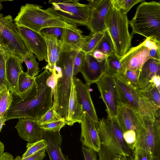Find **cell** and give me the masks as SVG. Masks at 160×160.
<instances>
[{
  "label": "cell",
  "mask_w": 160,
  "mask_h": 160,
  "mask_svg": "<svg viewBox=\"0 0 160 160\" xmlns=\"http://www.w3.org/2000/svg\"><path fill=\"white\" fill-rule=\"evenodd\" d=\"M23 62H25L27 68L26 73L32 77L37 76L39 72V63L37 61L36 57L33 53L28 51L24 57Z\"/></svg>",
  "instance_id": "83f0119b"
},
{
  "label": "cell",
  "mask_w": 160,
  "mask_h": 160,
  "mask_svg": "<svg viewBox=\"0 0 160 160\" xmlns=\"http://www.w3.org/2000/svg\"><path fill=\"white\" fill-rule=\"evenodd\" d=\"M47 146V143L44 139L32 143H28L26 146V150L22 155V158L24 159L39 151L46 150Z\"/></svg>",
  "instance_id": "d6a6232c"
},
{
  "label": "cell",
  "mask_w": 160,
  "mask_h": 160,
  "mask_svg": "<svg viewBox=\"0 0 160 160\" xmlns=\"http://www.w3.org/2000/svg\"><path fill=\"white\" fill-rule=\"evenodd\" d=\"M12 16H5L0 13V32L1 47L8 54L14 55L23 62L24 57L28 52L22 41L15 31Z\"/></svg>",
  "instance_id": "30bf717a"
},
{
  "label": "cell",
  "mask_w": 160,
  "mask_h": 160,
  "mask_svg": "<svg viewBox=\"0 0 160 160\" xmlns=\"http://www.w3.org/2000/svg\"><path fill=\"white\" fill-rule=\"evenodd\" d=\"M72 81L77 98L82 105L84 112L94 122H98V118L91 97L89 86L84 84L76 77L72 78Z\"/></svg>",
  "instance_id": "d6986e66"
},
{
  "label": "cell",
  "mask_w": 160,
  "mask_h": 160,
  "mask_svg": "<svg viewBox=\"0 0 160 160\" xmlns=\"http://www.w3.org/2000/svg\"><path fill=\"white\" fill-rule=\"evenodd\" d=\"M62 118L52 107L37 121L39 125L52 122Z\"/></svg>",
  "instance_id": "74e56055"
},
{
  "label": "cell",
  "mask_w": 160,
  "mask_h": 160,
  "mask_svg": "<svg viewBox=\"0 0 160 160\" xmlns=\"http://www.w3.org/2000/svg\"><path fill=\"white\" fill-rule=\"evenodd\" d=\"M91 8L90 15L87 27L91 33L107 31L105 18L111 6L110 0H88Z\"/></svg>",
  "instance_id": "7c38bea8"
},
{
  "label": "cell",
  "mask_w": 160,
  "mask_h": 160,
  "mask_svg": "<svg viewBox=\"0 0 160 160\" xmlns=\"http://www.w3.org/2000/svg\"><path fill=\"white\" fill-rule=\"evenodd\" d=\"M63 30V28L60 27H51L42 29L41 33H45L52 35L59 39L61 37Z\"/></svg>",
  "instance_id": "60d3db41"
},
{
  "label": "cell",
  "mask_w": 160,
  "mask_h": 160,
  "mask_svg": "<svg viewBox=\"0 0 160 160\" xmlns=\"http://www.w3.org/2000/svg\"><path fill=\"white\" fill-rule=\"evenodd\" d=\"M160 73V60L150 58L147 61L140 71L138 80V88L145 90L149 85L151 79Z\"/></svg>",
  "instance_id": "d4e9b609"
},
{
  "label": "cell",
  "mask_w": 160,
  "mask_h": 160,
  "mask_svg": "<svg viewBox=\"0 0 160 160\" xmlns=\"http://www.w3.org/2000/svg\"><path fill=\"white\" fill-rule=\"evenodd\" d=\"M1 35L0 32V47L1 46Z\"/></svg>",
  "instance_id": "11a10c76"
},
{
  "label": "cell",
  "mask_w": 160,
  "mask_h": 160,
  "mask_svg": "<svg viewBox=\"0 0 160 160\" xmlns=\"http://www.w3.org/2000/svg\"><path fill=\"white\" fill-rule=\"evenodd\" d=\"M79 50L62 49L55 66L58 77L54 92L52 108L62 118L67 114L72 82L73 66Z\"/></svg>",
  "instance_id": "7a4b0ae2"
},
{
  "label": "cell",
  "mask_w": 160,
  "mask_h": 160,
  "mask_svg": "<svg viewBox=\"0 0 160 160\" xmlns=\"http://www.w3.org/2000/svg\"><path fill=\"white\" fill-rule=\"evenodd\" d=\"M105 32L91 33L85 36V41L80 50L86 54H91L104 35Z\"/></svg>",
  "instance_id": "484cf974"
},
{
  "label": "cell",
  "mask_w": 160,
  "mask_h": 160,
  "mask_svg": "<svg viewBox=\"0 0 160 160\" xmlns=\"http://www.w3.org/2000/svg\"><path fill=\"white\" fill-rule=\"evenodd\" d=\"M80 72L85 80V84L90 86L96 83L106 73V59L99 62L92 54H85Z\"/></svg>",
  "instance_id": "2e32d148"
},
{
  "label": "cell",
  "mask_w": 160,
  "mask_h": 160,
  "mask_svg": "<svg viewBox=\"0 0 160 160\" xmlns=\"http://www.w3.org/2000/svg\"><path fill=\"white\" fill-rule=\"evenodd\" d=\"M82 151L85 160H97V152L92 149L82 146Z\"/></svg>",
  "instance_id": "7bdbcfd3"
},
{
  "label": "cell",
  "mask_w": 160,
  "mask_h": 160,
  "mask_svg": "<svg viewBox=\"0 0 160 160\" xmlns=\"http://www.w3.org/2000/svg\"><path fill=\"white\" fill-rule=\"evenodd\" d=\"M43 139L47 144L46 151L50 160H68L62 151V137L60 132H53L45 131Z\"/></svg>",
  "instance_id": "7402d4cb"
},
{
  "label": "cell",
  "mask_w": 160,
  "mask_h": 160,
  "mask_svg": "<svg viewBox=\"0 0 160 160\" xmlns=\"http://www.w3.org/2000/svg\"><path fill=\"white\" fill-rule=\"evenodd\" d=\"M133 35L138 34L160 43V3L142 2L132 18L129 21Z\"/></svg>",
  "instance_id": "8992f818"
},
{
  "label": "cell",
  "mask_w": 160,
  "mask_h": 160,
  "mask_svg": "<svg viewBox=\"0 0 160 160\" xmlns=\"http://www.w3.org/2000/svg\"><path fill=\"white\" fill-rule=\"evenodd\" d=\"M106 73L113 77L122 75L124 72L119 59L113 53L106 59Z\"/></svg>",
  "instance_id": "4316f807"
},
{
  "label": "cell",
  "mask_w": 160,
  "mask_h": 160,
  "mask_svg": "<svg viewBox=\"0 0 160 160\" xmlns=\"http://www.w3.org/2000/svg\"><path fill=\"white\" fill-rule=\"evenodd\" d=\"M13 27L23 42L27 51L34 54L39 61H47V45L42 35L25 27L18 25L14 22Z\"/></svg>",
  "instance_id": "8fae6325"
},
{
  "label": "cell",
  "mask_w": 160,
  "mask_h": 160,
  "mask_svg": "<svg viewBox=\"0 0 160 160\" xmlns=\"http://www.w3.org/2000/svg\"><path fill=\"white\" fill-rule=\"evenodd\" d=\"M96 84L106 107L108 117H115L117 112L116 84L114 77L104 74Z\"/></svg>",
  "instance_id": "4fadbf2b"
},
{
  "label": "cell",
  "mask_w": 160,
  "mask_h": 160,
  "mask_svg": "<svg viewBox=\"0 0 160 160\" xmlns=\"http://www.w3.org/2000/svg\"><path fill=\"white\" fill-rule=\"evenodd\" d=\"M77 0H50L51 7L47 9L61 18L76 24L86 26L90 15L91 8L88 4Z\"/></svg>",
  "instance_id": "9c48e42d"
},
{
  "label": "cell",
  "mask_w": 160,
  "mask_h": 160,
  "mask_svg": "<svg viewBox=\"0 0 160 160\" xmlns=\"http://www.w3.org/2000/svg\"><path fill=\"white\" fill-rule=\"evenodd\" d=\"M85 54L81 50L78 51L73 63L72 78L76 77L78 73L80 72L84 59Z\"/></svg>",
  "instance_id": "ab89813d"
},
{
  "label": "cell",
  "mask_w": 160,
  "mask_h": 160,
  "mask_svg": "<svg viewBox=\"0 0 160 160\" xmlns=\"http://www.w3.org/2000/svg\"><path fill=\"white\" fill-rule=\"evenodd\" d=\"M111 5L114 8L122 11L124 14H127L135 5L142 2L144 0H110Z\"/></svg>",
  "instance_id": "1f68e13d"
},
{
  "label": "cell",
  "mask_w": 160,
  "mask_h": 160,
  "mask_svg": "<svg viewBox=\"0 0 160 160\" xmlns=\"http://www.w3.org/2000/svg\"><path fill=\"white\" fill-rule=\"evenodd\" d=\"M57 78V76L55 74L52 73L48 78L46 82V85L51 88L53 95Z\"/></svg>",
  "instance_id": "bcb514c9"
},
{
  "label": "cell",
  "mask_w": 160,
  "mask_h": 160,
  "mask_svg": "<svg viewBox=\"0 0 160 160\" xmlns=\"http://www.w3.org/2000/svg\"><path fill=\"white\" fill-rule=\"evenodd\" d=\"M15 128L20 138L29 143L43 139L45 131L40 128L37 121L34 119L20 118Z\"/></svg>",
  "instance_id": "e0dca14e"
},
{
  "label": "cell",
  "mask_w": 160,
  "mask_h": 160,
  "mask_svg": "<svg viewBox=\"0 0 160 160\" xmlns=\"http://www.w3.org/2000/svg\"><path fill=\"white\" fill-rule=\"evenodd\" d=\"M45 152V150L39 151L24 159L20 156H17L14 160H42L46 156Z\"/></svg>",
  "instance_id": "b9f144b4"
},
{
  "label": "cell",
  "mask_w": 160,
  "mask_h": 160,
  "mask_svg": "<svg viewBox=\"0 0 160 160\" xmlns=\"http://www.w3.org/2000/svg\"><path fill=\"white\" fill-rule=\"evenodd\" d=\"M12 156L8 152H4L0 156V160H14Z\"/></svg>",
  "instance_id": "681fc988"
},
{
  "label": "cell",
  "mask_w": 160,
  "mask_h": 160,
  "mask_svg": "<svg viewBox=\"0 0 160 160\" xmlns=\"http://www.w3.org/2000/svg\"><path fill=\"white\" fill-rule=\"evenodd\" d=\"M6 121L4 116L0 118V132L2 128L3 125L5 124V122Z\"/></svg>",
  "instance_id": "f907efd6"
},
{
  "label": "cell",
  "mask_w": 160,
  "mask_h": 160,
  "mask_svg": "<svg viewBox=\"0 0 160 160\" xmlns=\"http://www.w3.org/2000/svg\"><path fill=\"white\" fill-rule=\"evenodd\" d=\"M12 100L11 91L6 89L0 92V118L4 116Z\"/></svg>",
  "instance_id": "4dcf8cb0"
},
{
  "label": "cell",
  "mask_w": 160,
  "mask_h": 160,
  "mask_svg": "<svg viewBox=\"0 0 160 160\" xmlns=\"http://www.w3.org/2000/svg\"><path fill=\"white\" fill-rule=\"evenodd\" d=\"M140 71L129 70L125 71L122 75L126 81L132 86L138 88V80Z\"/></svg>",
  "instance_id": "f35d334b"
},
{
  "label": "cell",
  "mask_w": 160,
  "mask_h": 160,
  "mask_svg": "<svg viewBox=\"0 0 160 160\" xmlns=\"http://www.w3.org/2000/svg\"><path fill=\"white\" fill-rule=\"evenodd\" d=\"M52 74L45 68L35 77L31 87L19 96L12 92V100L4 116L7 121L28 118L38 121L52 107L53 95L51 88L46 84L48 78Z\"/></svg>",
  "instance_id": "6da1fadb"
},
{
  "label": "cell",
  "mask_w": 160,
  "mask_h": 160,
  "mask_svg": "<svg viewBox=\"0 0 160 160\" xmlns=\"http://www.w3.org/2000/svg\"><path fill=\"white\" fill-rule=\"evenodd\" d=\"M154 87L156 88L158 90L160 91V76L159 75H155L152 76L149 81L148 87L144 91Z\"/></svg>",
  "instance_id": "f6af8a7d"
},
{
  "label": "cell",
  "mask_w": 160,
  "mask_h": 160,
  "mask_svg": "<svg viewBox=\"0 0 160 160\" xmlns=\"http://www.w3.org/2000/svg\"><path fill=\"white\" fill-rule=\"evenodd\" d=\"M115 160H128L127 157L122 156H119Z\"/></svg>",
  "instance_id": "f5cc1de1"
},
{
  "label": "cell",
  "mask_w": 160,
  "mask_h": 160,
  "mask_svg": "<svg viewBox=\"0 0 160 160\" xmlns=\"http://www.w3.org/2000/svg\"><path fill=\"white\" fill-rule=\"evenodd\" d=\"M94 50L99 51L107 57L114 53L113 44L107 31Z\"/></svg>",
  "instance_id": "f546056e"
},
{
  "label": "cell",
  "mask_w": 160,
  "mask_h": 160,
  "mask_svg": "<svg viewBox=\"0 0 160 160\" xmlns=\"http://www.w3.org/2000/svg\"><path fill=\"white\" fill-rule=\"evenodd\" d=\"M98 123L92 120L85 112L83 116L80 123L81 129L80 141L82 146L97 152L99 151L100 146L98 129Z\"/></svg>",
  "instance_id": "9a60e30c"
},
{
  "label": "cell",
  "mask_w": 160,
  "mask_h": 160,
  "mask_svg": "<svg viewBox=\"0 0 160 160\" xmlns=\"http://www.w3.org/2000/svg\"><path fill=\"white\" fill-rule=\"evenodd\" d=\"M4 144L0 141V156L4 152Z\"/></svg>",
  "instance_id": "816d5d0a"
},
{
  "label": "cell",
  "mask_w": 160,
  "mask_h": 160,
  "mask_svg": "<svg viewBox=\"0 0 160 160\" xmlns=\"http://www.w3.org/2000/svg\"><path fill=\"white\" fill-rule=\"evenodd\" d=\"M66 124V119L62 118L56 121L39 125L45 131L53 132H60V129Z\"/></svg>",
  "instance_id": "d590c367"
},
{
  "label": "cell",
  "mask_w": 160,
  "mask_h": 160,
  "mask_svg": "<svg viewBox=\"0 0 160 160\" xmlns=\"http://www.w3.org/2000/svg\"><path fill=\"white\" fill-rule=\"evenodd\" d=\"M6 53L0 47V92L6 89L11 91L6 78Z\"/></svg>",
  "instance_id": "f1b7e54d"
},
{
  "label": "cell",
  "mask_w": 160,
  "mask_h": 160,
  "mask_svg": "<svg viewBox=\"0 0 160 160\" xmlns=\"http://www.w3.org/2000/svg\"><path fill=\"white\" fill-rule=\"evenodd\" d=\"M100 143L97 152L98 160H115L119 156L128 157L131 151L128 148L115 118H102L98 124Z\"/></svg>",
  "instance_id": "3957f363"
},
{
  "label": "cell",
  "mask_w": 160,
  "mask_h": 160,
  "mask_svg": "<svg viewBox=\"0 0 160 160\" xmlns=\"http://www.w3.org/2000/svg\"><path fill=\"white\" fill-rule=\"evenodd\" d=\"M41 33L47 45L48 65L45 68L52 73L55 71L56 63L61 53L62 43L59 39L52 35L44 32Z\"/></svg>",
  "instance_id": "44dd1931"
},
{
  "label": "cell",
  "mask_w": 160,
  "mask_h": 160,
  "mask_svg": "<svg viewBox=\"0 0 160 160\" xmlns=\"http://www.w3.org/2000/svg\"><path fill=\"white\" fill-rule=\"evenodd\" d=\"M82 31L77 28H63L62 35L59 39L62 43V49L80 50L85 39Z\"/></svg>",
  "instance_id": "603a6c76"
},
{
  "label": "cell",
  "mask_w": 160,
  "mask_h": 160,
  "mask_svg": "<svg viewBox=\"0 0 160 160\" xmlns=\"http://www.w3.org/2000/svg\"><path fill=\"white\" fill-rule=\"evenodd\" d=\"M136 132L137 142L135 149H145L160 158V117L151 120L140 116Z\"/></svg>",
  "instance_id": "ba28073f"
},
{
  "label": "cell",
  "mask_w": 160,
  "mask_h": 160,
  "mask_svg": "<svg viewBox=\"0 0 160 160\" xmlns=\"http://www.w3.org/2000/svg\"><path fill=\"white\" fill-rule=\"evenodd\" d=\"M6 54V76L12 92L19 96L18 81L20 73L23 71L22 60L13 55Z\"/></svg>",
  "instance_id": "ffe728a7"
},
{
  "label": "cell",
  "mask_w": 160,
  "mask_h": 160,
  "mask_svg": "<svg viewBox=\"0 0 160 160\" xmlns=\"http://www.w3.org/2000/svg\"><path fill=\"white\" fill-rule=\"evenodd\" d=\"M1 1L0 0V12L2 9V5L1 3Z\"/></svg>",
  "instance_id": "db71d44e"
},
{
  "label": "cell",
  "mask_w": 160,
  "mask_h": 160,
  "mask_svg": "<svg viewBox=\"0 0 160 160\" xmlns=\"http://www.w3.org/2000/svg\"><path fill=\"white\" fill-rule=\"evenodd\" d=\"M141 91L151 102L160 108V91L155 87L151 88L144 91Z\"/></svg>",
  "instance_id": "8d00e7d4"
},
{
  "label": "cell",
  "mask_w": 160,
  "mask_h": 160,
  "mask_svg": "<svg viewBox=\"0 0 160 160\" xmlns=\"http://www.w3.org/2000/svg\"><path fill=\"white\" fill-rule=\"evenodd\" d=\"M98 62H101L105 60L107 57L98 50H94L91 54Z\"/></svg>",
  "instance_id": "7dc6e473"
},
{
  "label": "cell",
  "mask_w": 160,
  "mask_h": 160,
  "mask_svg": "<svg viewBox=\"0 0 160 160\" xmlns=\"http://www.w3.org/2000/svg\"><path fill=\"white\" fill-rule=\"evenodd\" d=\"M18 25L23 26L40 33L44 28L51 27L74 28L77 24L65 20L39 5L27 3L22 5L13 20Z\"/></svg>",
  "instance_id": "277c9868"
},
{
  "label": "cell",
  "mask_w": 160,
  "mask_h": 160,
  "mask_svg": "<svg viewBox=\"0 0 160 160\" xmlns=\"http://www.w3.org/2000/svg\"><path fill=\"white\" fill-rule=\"evenodd\" d=\"M143 45L149 50L160 49V43L148 38L146 39L142 42Z\"/></svg>",
  "instance_id": "ee69618b"
},
{
  "label": "cell",
  "mask_w": 160,
  "mask_h": 160,
  "mask_svg": "<svg viewBox=\"0 0 160 160\" xmlns=\"http://www.w3.org/2000/svg\"><path fill=\"white\" fill-rule=\"evenodd\" d=\"M84 113L82 105L77 98L72 81L67 114L65 118L66 124L71 126L76 122L80 123Z\"/></svg>",
  "instance_id": "cb8c5ba5"
},
{
  "label": "cell",
  "mask_w": 160,
  "mask_h": 160,
  "mask_svg": "<svg viewBox=\"0 0 160 160\" xmlns=\"http://www.w3.org/2000/svg\"><path fill=\"white\" fill-rule=\"evenodd\" d=\"M149 51L142 43L131 48L119 59L124 72L129 70L140 71L145 62L151 58L149 56Z\"/></svg>",
  "instance_id": "5bb4252c"
},
{
  "label": "cell",
  "mask_w": 160,
  "mask_h": 160,
  "mask_svg": "<svg viewBox=\"0 0 160 160\" xmlns=\"http://www.w3.org/2000/svg\"><path fill=\"white\" fill-rule=\"evenodd\" d=\"M114 78L117 103L129 106L141 117L148 119L160 117V108L151 102L141 90L128 83L122 75Z\"/></svg>",
  "instance_id": "5b68a950"
},
{
  "label": "cell",
  "mask_w": 160,
  "mask_h": 160,
  "mask_svg": "<svg viewBox=\"0 0 160 160\" xmlns=\"http://www.w3.org/2000/svg\"><path fill=\"white\" fill-rule=\"evenodd\" d=\"M35 77H31L23 71L20 73L18 81V88L20 93L31 87L35 80Z\"/></svg>",
  "instance_id": "836d02e7"
},
{
  "label": "cell",
  "mask_w": 160,
  "mask_h": 160,
  "mask_svg": "<svg viewBox=\"0 0 160 160\" xmlns=\"http://www.w3.org/2000/svg\"><path fill=\"white\" fill-rule=\"evenodd\" d=\"M132 160H160V158L154 156L149 151L140 148H135L132 151Z\"/></svg>",
  "instance_id": "e575fe53"
},
{
  "label": "cell",
  "mask_w": 160,
  "mask_h": 160,
  "mask_svg": "<svg viewBox=\"0 0 160 160\" xmlns=\"http://www.w3.org/2000/svg\"><path fill=\"white\" fill-rule=\"evenodd\" d=\"M139 116L129 106L123 103H117L116 115L115 118L122 133L129 131H134L136 133Z\"/></svg>",
  "instance_id": "ac0fdd59"
},
{
  "label": "cell",
  "mask_w": 160,
  "mask_h": 160,
  "mask_svg": "<svg viewBox=\"0 0 160 160\" xmlns=\"http://www.w3.org/2000/svg\"><path fill=\"white\" fill-rule=\"evenodd\" d=\"M160 49H152L149 50V56L151 58L160 60Z\"/></svg>",
  "instance_id": "c3c4849f"
},
{
  "label": "cell",
  "mask_w": 160,
  "mask_h": 160,
  "mask_svg": "<svg viewBox=\"0 0 160 160\" xmlns=\"http://www.w3.org/2000/svg\"><path fill=\"white\" fill-rule=\"evenodd\" d=\"M105 21L107 31L113 44L114 53L119 59L131 47L133 35L129 32L127 14L111 5Z\"/></svg>",
  "instance_id": "52a82bcc"
}]
</instances>
